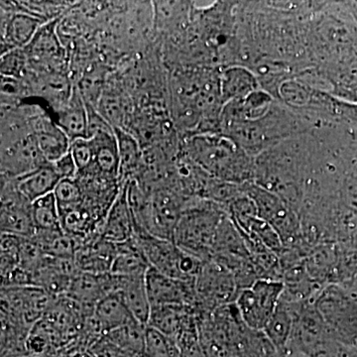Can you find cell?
Masks as SVG:
<instances>
[{
	"label": "cell",
	"mask_w": 357,
	"mask_h": 357,
	"mask_svg": "<svg viewBox=\"0 0 357 357\" xmlns=\"http://www.w3.org/2000/svg\"><path fill=\"white\" fill-rule=\"evenodd\" d=\"M22 237L1 234V278L20 265Z\"/></svg>",
	"instance_id": "cell-31"
},
{
	"label": "cell",
	"mask_w": 357,
	"mask_h": 357,
	"mask_svg": "<svg viewBox=\"0 0 357 357\" xmlns=\"http://www.w3.org/2000/svg\"><path fill=\"white\" fill-rule=\"evenodd\" d=\"M55 169L56 172L59 174L61 178H76L79 170L75 160L73 158L70 152H68L67 154L64 155L62 158L57 160V161L51 163Z\"/></svg>",
	"instance_id": "cell-35"
},
{
	"label": "cell",
	"mask_w": 357,
	"mask_h": 357,
	"mask_svg": "<svg viewBox=\"0 0 357 357\" xmlns=\"http://www.w3.org/2000/svg\"><path fill=\"white\" fill-rule=\"evenodd\" d=\"M16 357H32V356H16Z\"/></svg>",
	"instance_id": "cell-39"
},
{
	"label": "cell",
	"mask_w": 357,
	"mask_h": 357,
	"mask_svg": "<svg viewBox=\"0 0 357 357\" xmlns=\"http://www.w3.org/2000/svg\"><path fill=\"white\" fill-rule=\"evenodd\" d=\"M244 191L255 202L258 217L269 223L280 236L284 248H293L302 238L299 213L283 199L255 183L244 184Z\"/></svg>",
	"instance_id": "cell-5"
},
{
	"label": "cell",
	"mask_w": 357,
	"mask_h": 357,
	"mask_svg": "<svg viewBox=\"0 0 357 357\" xmlns=\"http://www.w3.org/2000/svg\"><path fill=\"white\" fill-rule=\"evenodd\" d=\"M146 328V325H143L138 321H133L128 325L107 333L105 337L121 351L143 354Z\"/></svg>",
	"instance_id": "cell-28"
},
{
	"label": "cell",
	"mask_w": 357,
	"mask_h": 357,
	"mask_svg": "<svg viewBox=\"0 0 357 357\" xmlns=\"http://www.w3.org/2000/svg\"><path fill=\"white\" fill-rule=\"evenodd\" d=\"M70 152L75 160L79 173L86 170L93 164V147L91 139L73 141L70 143Z\"/></svg>",
	"instance_id": "cell-34"
},
{
	"label": "cell",
	"mask_w": 357,
	"mask_h": 357,
	"mask_svg": "<svg viewBox=\"0 0 357 357\" xmlns=\"http://www.w3.org/2000/svg\"><path fill=\"white\" fill-rule=\"evenodd\" d=\"M283 292V281L258 279L238 293L234 304L249 328L263 331L280 304Z\"/></svg>",
	"instance_id": "cell-7"
},
{
	"label": "cell",
	"mask_w": 357,
	"mask_h": 357,
	"mask_svg": "<svg viewBox=\"0 0 357 357\" xmlns=\"http://www.w3.org/2000/svg\"><path fill=\"white\" fill-rule=\"evenodd\" d=\"M121 357H146L143 354H139V352H133V351H122Z\"/></svg>",
	"instance_id": "cell-38"
},
{
	"label": "cell",
	"mask_w": 357,
	"mask_h": 357,
	"mask_svg": "<svg viewBox=\"0 0 357 357\" xmlns=\"http://www.w3.org/2000/svg\"><path fill=\"white\" fill-rule=\"evenodd\" d=\"M220 86L223 105L232 100L246 98L261 89L255 73L241 65L222 68Z\"/></svg>",
	"instance_id": "cell-19"
},
{
	"label": "cell",
	"mask_w": 357,
	"mask_h": 357,
	"mask_svg": "<svg viewBox=\"0 0 357 357\" xmlns=\"http://www.w3.org/2000/svg\"><path fill=\"white\" fill-rule=\"evenodd\" d=\"M27 54L24 49H14L1 56V75L6 77H20L25 69Z\"/></svg>",
	"instance_id": "cell-33"
},
{
	"label": "cell",
	"mask_w": 357,
	"mask_h": 357,
	"mask_svg": "<svg viewBox=\"0 0 357 357\" xmlns=\"http://www.w3.org/2000/svg\"><path fill=\"white\" fill-rule=\"evenodd\" d=\"M117 252L110 273L121 277L146 276L150 264L137 241L132 238L116 244Z\"/></svg>",
	"instance_id": "cell-23"
},
{
	"label": "cell",
	"mask_w": 357,
	"mask_h": 357,
	"mask_svg": "<svg viewBox=\"0 0 357 357\" xmlns=\"http://www.w3.org/2000/svg\"><path fill=\"white\" fill-rule=\"evenodd\" d=\"M13 180L20 194L33 203L42 197L52 194L62 178L53 165L48 163Z\"/></svg>",
	"instance_id": "cell-22"
},
{
	"label": "cell",
	"mask_w": 357,
	"mask_h": 357,
	"mask_svg": "<svg viewBox=\"0 0 357 357\" xmlns=\"http://www.w3.org/2000/svg\"><path fill=\"white\" fill-rule=\"evenodd\" d=\"M59 210L72 208L83 202V191L77 178H63L53 192Z\"/></svg>",
	"instance_id": "cell-32"
},
{
	"label": "cell",
	"mask_w": 357,
	"mask_h": 357,
	"mask_svg": "<svg viewBox=\"0 0 357 357\" xmlns=\"http://www.w3.org/2000/svg\"><path fill=\"white\" fill-rule=\"evenodd\" d=\"M91 141L93 147V164L81 173H89L98 177L121 183V163L114 131L98 134L91 138Z\"/></svg>",
	"instance_id": "cell-16"
},
{
	"label": "cell",
	"mask_w": 357,
	"mask_h": 357,
	"mask_svg": "<svg viewBox=\"0 0 357 357\" xmlns=\"http://www.w3.org/2000/svg\"><path fill=\"white\" fill-rule=\"evenodd\" d=\"M55 121L69 137L70 142L77 139H88V107L79 89L72 91L69 100L58 110Z\"/></svg>",
	"instance_id": "cell-18"
},
{
	"label": "cell",
	"mask_w": 357,
	"mask_h": 357,
	"mask_svg": "<svg viewBox=\"0 0 357 357\" xmlns=\"http://www.w3.org/2000/svg\"><path fill=\"white\" fill-rule=\"evenodd\" d=\"M93 316L103 335L136 321L119 292L109 294L100 300L95 307Z\"/></svg>",
	"instance_id": "cell-24"
},
{
	"label": "cell",
	"mask_w": 357,
	"mask_h": 357,
	"mask_svg": "<svg viewBox=\"0 0 357 357\" xmlns=\"http://www.w3.org/2000/svg\"><path fill=\"white\" fill-rule=\"evenodd\" d=\"M91 349L96 357H121L122 354L121 349L109 342L105 335L100 338Z\"/></svg>",
	"instance_id": "cell-36"
},
{
	"label": "cell",
	"mask_w": 357,
	"mask_h": 357,
	"mask_svg": "<svg viewBox=\"0 0 357 357\" xmlns=\"http://www.w3.org/2000/svg\"><path fill=\"white\" fill-rule=\"evenodd\" d=\"M100 234L105 241L114 244L126 243L132 238L134 222L129 208L126 183L122 185L121 191L109 208Z\"/></svg>",
	"instance_id": "cell-15"
},
{
	"label": "cell",
	"mask_w": 357,
	"mask_h": 357,
	"mask_svg": "<svg viewBox=\"0 0 357 357\" xmlns=\"http://www.w3.org/2000/svg\"><path fill=\"white\" fill-rule=\"evenodd\" d=\"M64 357H96L93 351L89 347H76L72 349Z\"/></svg>",
	"instance_id": "cell-37"
},
{
	"label": "cell",
	"mask_w": 357,
	"mask_h": 357,
	"mask_svg": "<svg viewBox=\"0 0 357 357\" xmlns=\"http://www.w3.org/2000/svg\"><path fill=\"white\" fill-rule=\"evenodd\" d=\"M121 163V183L133 180L139 173L143 163L140 142L135 136L121 128H114Z\"/></svg>",
	"instance_id": "cell-25"
},
{
	"label": "cell",
	"mask_w": 357,
	"mask_h": 357,
	"mask_svg": "<svg viewBox=\"0 0 357 357\" xmlns=\"http://www.w3.org/2000/svg\"><path fill=\"white\" fill-rule=\"evenodd\" d=\"M32 217L35 229L39 231L62 229L60 211L53 192L33 202Z\"/></svg>",
	"instance_id": "cell-29"
},
{
	"label": "cell",
	"mask_w": 357,
	"mask_h": 357,
	"mask_svg": "<svg viewBox=\"0 0 357 357\" xmlns=\"http://www.w3.org/2000/svg\"><path fill=\"white\" fill-rule=\"evenodd\" d=\"M117 291V276L112 273L91 274L77 272L70 283L68 297L84 311L93 314L100 300Z\"/></svg>",
	"instance_id": "cell-12"
},
{
	"label": "cell",
	"mask_w": 357,
	"mask_h": 357,
	"mask_svg": "<svg viewBox=\"0 0 357 357\" xmlns=\"http://www.w3.org/2000/svg\"><path fill=\"white\" fill-rule=\"evenodd\" d=\"M195 286L199 316H208L218 307L234 304L239 293L234 274L213 259L204 261Z\"/></svg>",
	"instance_id": "cell-6"
},
{
	"label": "cell",
	"mask_w": 357,
	"mask_h": 357,
	"mask_svg": "<svg viewBox=\"0 0 357 357\" xmlns=\"http://www.w3.org/2000/svg\"><path fill=\"white\" fill-rule=\"evenodd\" d=\"M116 252V244L105 241L100 234H96L79 246L75 255V262L79 271L84 273H110Z\"/></svg>",
	"instance_id": "cell-14"
},
{
	"label": "cell",
	"mask_w": 357,
	"mask_h": 357,
	"mask_svg": "<svg viewBox=\"0 0 357 357\" xmlns=\"http://www.w3.org/2000/svg\"><path fill=\"white\" fill-rule=\"evenodd\" d=\"M198 316L197 310L190 306L153 307L147 326L176 340L185 326Z\"/></svg>",
	"instance_id": "cell-21"
},
{
	"label": "cell",
	"mask_w": 357,
	"mask_h": 357,
	"mask_svg": "<svg viewBox=\"0 0 357 357\" xmlns=\"http://www.w3.org/2000/svg\"><path fill=\"white\" fill-rule=\"evenodd\" d=\"M295 312L293 303L281 299L280 304L264 330L268 340H270L277 351L283 354L287 349L289 342L292 338Z\"/></svg>",
	"instance_id": "cell-26"
},
{
	"label": "cell",
	"mask_w": 357,
	"mask_h": 357,
	"mask_svg": "<svg viewBox=\"0 0 357 357\" xmlns=\"http://www.w3.org/2000/svg\"><path fill=\"white\" fill-rule=\"evenodd\" d=\"M181 152L211 177L238 185L255 182V157L223 134L185 136Z\"/></svg>",
	"instance_id": "cell-1"
},
{
	"label": "cell",
	"mask_w": 357,
	"mask_h": 357,
	"mask_svg": "<svg viewBox=\"0 0 357 357\" xmlns=\"http://www.w3.org/2000/svg\"><path fill=\"white\" fill-rule=\"evenodd\" d=\"M227 213L225 206L208 199H190L174 232V243L185 252L208 261L213 255L218 227Z\"/></svg>",
	"instance_id": "cell-3"
},
{
	"label": "cell",
	"mask_w": 357,
	"mask_h": 357,
	"mask_svg": "<svg viewBox=\"0 0 357 357\" xmlns=\"http://www.w3.org/2000/svg\"><path fill=\"white\" fill-rule=\"evenodd\" d=\"M316 126L280 100H275L266 114L253 121L225 126L220 134L227 136L251 156H259L289 139L304 135Z\"/></svg>",
	"instance_id": "cell-2"
},
{
	"label": "cell",
	"mask_w": 357,
	"mask_h": 357,
	"mask_svg": "<svg viewBox=\"0 0 357 357\" xmlns=\"http://www.w3.org/2000/svg\"><path fill=\"white\" fill-rule=\"evenodd\" d=\"M133 237L144 253L150 267L171 278L196 281L204 266V260L185 252L169 239L146 232H135Z\"/></svg>",
	"instance_id": "cell-4"
},
{
	"label": "cell",
	"mask_w": 357,
	"mask_h": 357,
	"mask_svg": "<svg viewBox=\"0 0 357 357\" xmlns=\"http://www.w3.org/2000/svg\"><path fill=\"white\" fill-rule=\"evenodd\" d=\"M24 50L35 61H51L61 58V46L55 32V22L42 26Z\"/></svg>",
	"instance_id": "cell-27"
},
{
	"label": "cell",
	"mask_w": 357,
	"mask_h": 357,
	"mask_svg": "<svg viewBox=\"0 0 357 357\" xmlns=\"http://www.w3.org/2000/svg\"><path fill=\"white\" fill-rule=\"evenodd\" d=\"M43 21L38 16L28 13H14L4 20L2 26V55L14 49H25L40 28Z\"/></svg>",
	"instance_id": "cell-17"
},
{
	"label": "cell",
	"mask_w": 357,
	"mask_h": 357,
	"mask_svg": "<svg viewBox=\"0 0 357 357\" xmlns=\"http://www.w3.org/2000/svg\"><path fill=\"white\" fill-rule=\"evenodd\" d=\"M190 199L172 187L161 188L155 191L150 195L144 231L173 241L176 227Z\"/></svg>",
	"instance_id": "cell-8"
},
{
	"label": "cell",
	"mask_w": 357,
	"mask_h": 357,
	"mask_svg": "<svg viewBox=\"0 0 357 357\" xmlns=\"http://www.w3.org/2000/svg\"><path fill=\"white\" fill-rule=\"evenodd\" d=\"M145 277L117 276L119 286L117 292L121 293L122 299L128 307L133 318L143 325H148L151 304L148 297Z\"/></svg>",
	"instance_id": "cell-20"
},
{
	"label": "cell",
	"mask_w": 357,
	"mask_h": 357,
	"mask_svg": "<svg viewBox=\"0 0 357 357\" xmlns=\"http://www.w3.org/2000/svg\"><path fill=\"white\" fill-rule=\"evenodd\" d=\"M48 164L33 133L1 142V178H16Z\"/></svg>",
	"instance_id": "cell-11"
},
{
	"label": "cell",
	"mask_w": 357,
	"mask_h": 357,
	"mask_svg": "<svg viewBox=\"0 0 357 357\" xmlns=\"http://www.w3.org/2000/svg\"><path fill=\"white\" fill-rule=\"evenodd\" d=\"M1 234L32 237L36 231L32 217V203L25 199L13 178H1Z\"/></svg>",
	"instance_id": "cell-9"
},
{
	"label": "cell",
	"mask_w": 357,
	"mask_h": 357,
	"mask_svg": "<svg viewBox=\"0 0 357 357\" xmlns=\"http://www.w3.org/2000/svg\"><path fill=\"white\" fill-rule=\"evenodd\" d=\"M146 288L151 307L159 306H190L196 309V281H182L171 278L150 267L146 277Z\"/></svg>",
	"instance_id": "cell-10"
},
{
	"label": "cell",
	"mask_w": 357,
	"mask_h": 357,
	"mask_svg": "<svg viewBox=\"0 0 357 357\" xmlns=\"http://www.w3.org/2000/svg\"><path fill=\"white\" fill-rule=\"evenodd\" d=\"M143 354L146 357H182L178 342L156 328L147 326Z\"/></svg>",
	"instance_id": "cell-30"
},
{
	"label": "cell",
	"mask_w": 357,
	"mask_h": 357,
	"mask_svg": "<svg viewBox=\"0 0 357 357\" xmlns=\"http://www.w3.org/2000/svg\"><path fill=\"white\" fill-rule=\"evenodd\" d=\"M31 126L39 150L48 163H54L70 151L69 137L49 115H33Z\"/></svg>",
	"instance_id": "cell-13"
}]
</instances>
